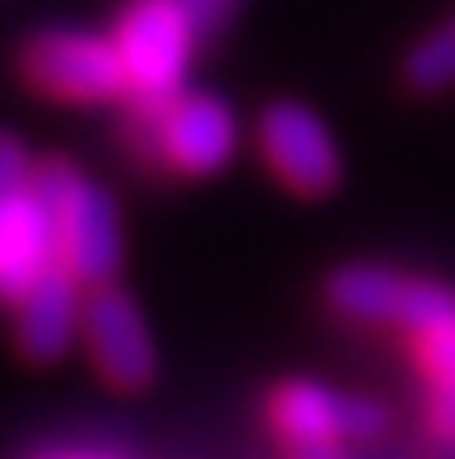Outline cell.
I'll use <instances>...</instances> for the list:
<instances>
[{
	"label": "cell",
	"instance_id": "10",
	"mask_svg": "<svg viewBox=\"0 0 455 459\" xmlns=\"http://www.w3.org/2000/svg\"><path fill=\"white\" fill-rule=\"evenodd\" d=\"M270 422L293 446L349 441V394H335L316 381H284L270 399Z\"/></svg>",
	"mask_w": 455,
	"mask_h": 459
},
{
	"label": "cell",
	"instance_id": "8",
	"mask_svg": "<svg viewBox=\"0 0 455 459\" xmlns=\"http://www.w3.org/2000/svg\"><path fill=\"white\" fill-rule=\"evenodd\" d=\"M57 260V228L38 186L0 195V302H19Z\"/></svg>",
	"mask_w": 455,
	"mask_h": 459
},
{
	"label": "cell",
	"instance_id": "5",
	"mask_svg": "<svg viewBox=\"0 0 455 459\" xmlns=\"http://www.w3.org/2000/svg\"><path fill=\"white\" fill-rule=\"evenodd\" d=\"M84 343H89V358L98 367V376L112 390L136 394L153 381V339L140 307L130 302V292L112 283H98L84 288Z\"/></svg>",
	"mask_w": 455,
	"mask_h": 459
},
{
	"label": "cell",
	"instance_id": "12",
	"mask_svg": "<svg viewBox=\"0 0 455 459\" xmlns=\"http://www.w3.org/2000/svg\"><path fill=\"white\" fill-rule=\"evenodd\" d=\"M418 339V362H423V376L427 381H455V320H446V325L437 330H423L414 334Z\"/></svg>",
	"mask_w": 455,
	"mask_h": 459
},
{
	"label": "cell",
	"instance_id": "1",
	"mask_svg": "<svg viewBox=\"0 0 455 459\" xmlns=\"http://www.w3.org/2000/svg\"><path fill=\"white\" fill-rule=\"evenodd\" d=\"M200 38V23L181 0H130L117 19V47L126 61V117L158 121L168 102L186 93V65Z\"/></svg>",
	"mask_w": 455,
	"mask_h": 459
},
{
	"label": "cell",
	"instance_id": "11",
	"mask_svg": "<svg viewBox=\"0 0 455 459\" xmlns=\"http://www.w3.org/2000/svg\"><path fill=\"white\" fill-rule=\"evenodd\" d=\"M405 84L414 93H442L455 84V14L405 56Z\"/></svg>",
	"mask_w": 455,
	"mask_h": 459
},
{
	"label": "cell",
	"instance_id": "6",
	"mask_svg": "<svg viewBox=\"0 0 455 459\" xmlns=\"http://www.w3.org/2000/svg\"><path fill=\"white\" fill-rule=\"evenodd\" d=\"M237 149V126L228 102L214 93H181L158 117V172L209 177L219 172Z\"/></svg>",
	"mask_w": 455,
	"mask_h": 459
},
{
	"label": "cell",
	"instance_id": "7",
	"mask_svg": "<svg viewBox=\"0 0 455 459\" xmlns=\"http://www.w3.org/2000/svg\"><path fill=\"white\" fill-rule=\"evenodd\" d=\"M260 149L284 186H293L298 195H326L339 181V153L330 130L320 126V117L302 102H275L260 117Z\"/></svg>",
	"mask_w": 455,
	"mask_h": 459
},
{
	"label": "cell",
	"instance_id": "9",
	"mask_svg": "<svg viewBox=\"0 0 455 459\" xmlns=\"http://www.w3.org/2000/svg\"><path fill=\"white\" fill-rule=\"evenodd\" d=\"M84 283H79L66 264H51L47 274L29 288L14 302V339H19V353L29 362H57L70 353L74 334L84 330Z\"/></svg>",
	"mask_w": 455,
	"mask_h": 459
},
{
	"label": "cell",
	"instance_id": "2",
	"mask_svg": "<svg viewBox=\"0 0 455 459\" xmlns=\"http://www.w3.org/2000/svg\"><path fill=\"white\" fill-rule=\"evenodd\" d=\"M33 186L57 228V260L84 288L112 283L121 269V219L112 195L70 158H42L33 168Z\"/></svg>",
	"mask_w": 455,
	"mask_h": 459
},
{
	"label": "cell",
	"instance_id": "14",
	"mask_svg": "<svg viewBox=\"0 0 455 459\" xmlns=\"http://www.w3.org/2000/svg\"><path fill=\"white\" fill-rule=\"evenodd\" d=\"M427 422L442 441L455 446V381H437L433 394H427Z\"/></svg>",
	"mask_w": 455,
	"mask_h": 459
},
{
	"label": "cell",
	"instance_id": "15",
	"mask_svg": "<svg viewBox=\"0 0 455 459\" xmlns=\"http://www.w3.org/2000/svg\"><path fill=\"white\" fill-rule=\"evenodd\" d=\"M181 5L191 10V19L200 23V33L209 38V33H219L228 23V14L237 10V0H181Z\"/></svg>",
	"mask_w": 455,
	"mask_h": 459
},
{
	"label": "cell",
	"instance_id": "13",
	"mask_svg": "<svg viewBox=\"0 0 455 459\" xmlns=\"http://www.w3.org/2000/svg\"><path fill=\"white\" fill-rule=\"evenodd\" d=\"M33 168H38V163L29 158V149H23L19 134L0 130V195L19 191V186H29V181H33Z\"/></svg>",
	"mask_w": 455,
	"mask_h": 459
},
{
	"label": "cell",
	"instance_id": "16",
	"mask_svg": "<svg viewBox=\"0 0 455 459\" xmlns=\"http://www.w3.org/2000/svg\"><path fill=\"white\" fill-rule=\"evenodd\" d=\"M293 459H344L339 441H307V446H293Z\"/></svg>",
	"mask_w": 455,
	"mask_h": 459
},
{
	"label": "cell",
	"instance_id": "4",
	"mask_svg": "<svg viewBox=\"0 0 455 459\" xmlns=\"http://www.w3.org/2000/svg\"><path fill=\"white\" fill-rule=\"evenodd\" d=\"M330 307L344 311L349 320H367V325H399L409 334L437 330L455 320V288L395 274V269L377 264H344L326 283Z\"/></svg>",
	"mask_w": 455,
	"mask_h": 459
},
{
	"label": "cell",
	"instance_id": "17",
	"mask_svg": "<svg viewBox=\"0 0 455 459\" xmlns=\"http://www.w3.org/2000/svg\"><path fill=\"white\" fill-rule=\"evenodd\" d=\"M33 459H117V455H98V450H47Z\"/></svg>",
	"mask_w": 455,
	"mask_h": 459
},
{
	"label": "cell",
	"instance_id": "3",
	"mask_svg": "<svg viewBox=\"0 0 455 459\" xmlns=\"http://www.w3.org/2000/svg\"><path fill=\"white\" fill-rule=\"evenodd\" d=\"M23 79L57 102H121L126 61L117 38H98L84 29H42L19 51Z\"/></svg>",
	"mask_w": 455,
	"mask_h": 459
}]
</instances>
